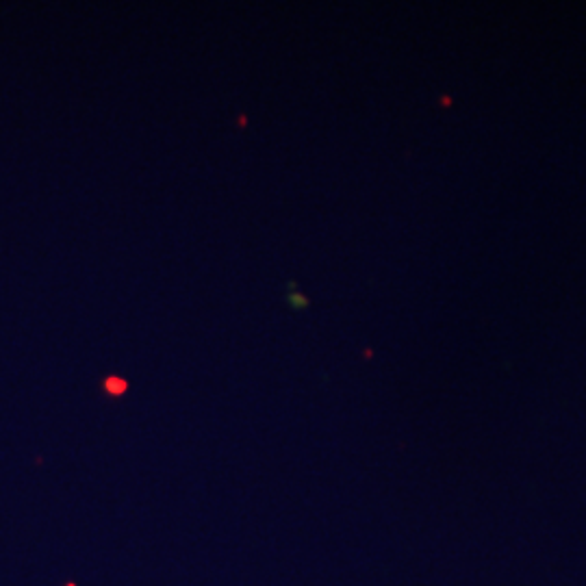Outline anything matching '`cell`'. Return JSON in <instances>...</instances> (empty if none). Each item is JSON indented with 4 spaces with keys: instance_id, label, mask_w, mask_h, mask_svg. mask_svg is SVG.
<instances>
[{
    "instance_id": "cell-1",
    "label": "cell",
    "mask_w": 586,
    "mask_h": 586,
    "mask_svg": "<svg viewBox=\"0 0 586 586\" xmlns=\"http://www.w3.org/2000/svg\"><path fill=\"white\" fill-rule=\"evenodd\" d=\"M106 389H109L111 393H115V395H118V393H122V391L126 389V384H124L122 380H118V378H111L109 382H106Z\"/></svg>"
},
{
    "instance_id": "cell-2",
    "label": "cell",
    "mask_w": 586,
    "mask_h": 586,
    "mask_svg": "<svg viewBox=\"0 0 586 586\" xmlns=\"http://www.w3.org/2000/svg\"><path fill=\"white\" fill-rule=\"evenodd\" d=\"M68 586H74V584H68Z\"/></svg>"
}]
</instances>
